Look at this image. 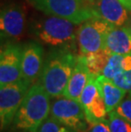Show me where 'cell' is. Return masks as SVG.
Wrapping results in <instances>:
<instances>
[{
  "mask_svg": "<svg viewBox=\"0 0 131 132\" xmlns=\"http://www.w3.org/2000/svg\"><path fill=\"white\" fill-rule=\"evenodd\" d=\"M77 57L67 49H54L44 61L39 82L50 97L62 96Z\"/></svg>",
  "mask_w": 131,
  "mask_h": 132,
  "instance_id": "1",
  "label": "cell"
},
{
  "mask_svg": "<svg viewBox=\"0 0 131 132\" xmlns=\"http://www.w3.org/2000/svg\"><path fill=\"white\" fill-rule=\"evenodd\" d=\"M78 25L67 19L45 15L33 21L31 32L41 43L54 49L74 50Z\"/></svg>",
  "mask_w": 131,
  "mask_h": 132,
  "instance_id": "2",
  "label": "cell"
},
{
  "mask_svg": "<svg viewBox=\"0 0 131 132\" xmlns=\"http://www.w3.org/2000/svg\"><path fill=\"white\" fill-rule=\"evenodd\" d=\"M50 110V95L40 83H35L29 88L12 123L18 130L37 132Z\"/></svg>",
  "mask_w": 131,
  "mask_h": 132,
  "instance_id": "3",
  "label": "cell"
},
{
  "mask_svg": "<svg viewBox=\"0 0 131 132\" xmlns=\"http://www.w3.org/2000/svg\"><path fill=\"white\" fill-rule=\"evenodd\" d=\"M44 15L67 19L77 25L96 16L86 0H27Z\"/></svg>",
  "mask_w": 131,
  "mask_h": 132,
  "instance_id": "4",
  "label": "cell"
},
{
  "mask_svg": "<svg viewBox=\"0 0 131 132\" xmlns=\"http://www.w3.org/2000/svg\"><path fill=\"white\" fill-rule=\"evenodd\" d=\"M114 26L98 16H94L78 25L77 45L83 55L103 49L107 33Z\"/></svg>",
  "mask_w": 131,
  "mask_h": 132,
  "instance_id": "5",
  "label": "cell"
},
{
  "mask_svg": "<svg viewBox=\"0 0 131 132\" xmlns=\"http://www.w3.org/2000/svg\"><path fill=\"white\" fill-rule=\"evenodd\" d=\"M31 85L29 82L21 78L17 82L0 86V121L2 130L13 123Z\"/></svg>",
  "mask_w": 131,
  "mask_h": 132,
  "instance_id": "6",
  "label": "cell"
},
{
  "mask_svg": "<svg viewBox=\"0 0 131 132\" xmlns=\"http://www.w3.org/2000/svg\"><path fill=\"white\" fill-rule=\"evenodd\" d=\"M50 114L52 118L75 132H85L90 125L78 101L63 95L56 97L52 102Z\"/></svg>",
  "mask_w": 131,
  "mask_h": 132,
  "instance_id": "7",
  "label": "cell"
},
{
  "mask_svg": "<svg viewBox=\"0 0 131 132\" xmlns=\"http://www.w3.org/2000/svg\"><path fill=\"white\" fill-rule=\"evenodd\" d=\"M22 50L18 44H8L0 54V86L12 84L22 78Z\"/></svg>",
  "mask_w": 131,
  "mask_h": 132,
  "instance_id": "8",
  "label": "cell"
},
{
  "mask_svg": "<svg viewBox=\"0 0 131 132\" xmlns=\"http://www.w3.org/2000/svg\"><path fill=\"white\" fill-rule=\"evenodd\" d=\"M26 16L18 4L5 6L0 14V30L2 39H18L23 34Z\"/></svg>",
  "mask_w": 131,
  "mask_h": 132,
  "instance_id": "9",
  "label": "cell"
},
{
  "mask_svg": "<svg viewBox=\"0 0 131 132\" xmlns=\"http://www.w3.org/2000/svg\"><path fill=\"white\" fill-rule=\"evenodd\" d=\"M43 49L38 43L30 42L22 50L21 72L22 78L31 85L35 84L40 77L43 67Z\"/></svg>",
  "mask_w": 131,
  "mask_h": 132,
  "instance_id": "10",
  "label": "cell"
},
{
  "mask_svg": "<svg viewBox=\"0 0 131 132\" xmlns=\"http://www.w3.org/2000/svg\"><path fill=\"white\" fill-rule=\"evenodd\" d=\"M96 16L114 27L124 26L129 21V12L120 0H94L92 4Z\"/></svg>",
  "mask_w": 131,
  "mask_h": 132,
  "instance_id": "11",
  "label": "cell"
},
{
  "mask_svg": "<svg viewBox=\"0 0 131 132\" xmlns=\"http://www.w3.org/2000/svg\"><path fill=\"white\" fill-rule=\"evenodd\" d=\"M102 50L110 55L131 53V26L113 27L107 33Z\"/></svg>",
  "mask_w": 131,
  "mask_h": 132,
  "instance_id": "12",
  "label": "cell"
},
{
  "mask_svg": "<svg viewBox=\"0 0 131 132\" xmlns=\"http://www.w3.org/2000/svg\"><path fill=\"white\" fill-rule=\"evenodd\" d=\"M92 76L89 71L83 55L77 57V61L74 70L72 72L66 87L64 90L63 96L78 101L81 94L89 82V79Z\"/></svg>",
  "mask_w": 131,
  "mask_h": 132,
  "instance_id": "13",
  "label": "cell"
},
{
  "mask_svg": "<svg viewBox=\"0 0 131 132\" xmlns=\"http://www.w3.org/2000/svg\"><path fill=\"white\" fill-rule=\"evenodd\" d=\"M95 81L106 103L107 113H109L110 112L115 110L117 106L124 99L127 92L117 85L112 79L103 75L96 77Z\"/></svg>",
  "mask_w": 131,
  "mask_h": 132,
  "instance_id": "14",
  "label": "cell"
},
{
  "mask_svg": "<svg viewBox=\"0 0 131 132\" xmlns=\"http://www.w3.org/2000/svg\"><path fill=\"white\" fill-rule=\"evenodd\" d=\"M131 70V53L110 55L102 75L113 79L118 75Z\"/></svg>",
  "mask_w": 131,
  "mask_h": 132,
  "instance_id": "15",
  "label": "cell"
},
{
  "mask_svg": "<svg viewBox=\"0 0 131 132\" xmlns=\"http://www.w3.org/2000/svg\"><path fill=\"white\" fill-rule=\"evenodd\" d=\"M83 57L90 73L94 77H98L100 75H102L109 60L110 55L107 54L104 50H101L100 51L84 55H83Z\"/></svg>",
  "mask_w": 131,
  "mask_h": 132,
  "instance_id": "16",
  "label": "cell"
},
{
  "mask_svg": "<svg viewBox=\"0 0 131 132\" xmlns=\"http://www.w3.org/2000/svg\"><path fill=\"white\" fill-rule=\"evenodd\" d=\"M107 122L111 132H131V122L116 113L115 110L108 113Z\"/></svg>",
  "mask_w": 131,
  "mask_h": 132,
  "instance_id": "17",
  "label": "cell"
},
{
  "mask_svg": "<svg viewBox=\"0 0 131 132\" xmlns=\"http://www.w3.org/2000/svg\"><path fill=\"white\" fill-rule=\"evenodd\" d=\"M37 132H75L54 118H48L38 129Z\"/></svg>",
  "mask_w": 131,
  "mask_h": 132,
  "instance_id": "18",
  "label": "cell"
},
{
  "mask_svg": "<svg viewBox=\"0 0 131 132\" xmlns=\"http://www.w3.org/2000/svg\"><path fill=\"white\" fill-rule=\"evenodd\" d=\"M112 81L120 88L124 89L127 93L131 95V70L118 75Z\"/></svg>",
  "mask_w": 131,
  "mask_h": 132,
  "instance_id": "19",
  "label": "cell"
},
{
  "mask_svg": "<svg viewBox=\"0 0 131 132\" xmlns=\"http://www.w3.org/2000/svg\"><path fill=\"white\" fill-rule=\"evenodd\" d=\"M115 111L124 119L131 122V95L122 101L116 108Z\"/></svg>",
  "mask_w": 131,
  "mask_h": 132,
  "instance_id": "20",
  "label": "cell"
},
{
  "mask_svg": "<svg viewBox=\"0 0 131 132\" xmlns=\"http://www.w3.org/2000/svg\"><path fill=\"white\" fill-rule=\"evenodd\" d=\"M88 132H111L107 119L92 123Z\"/></svg>",
  "mask_w": 131,
  "mask_h": 132,
  "instance_id": "21",
  "label": "cell"
},
{
  "mask_svg": "<svg viewBox=\"0 0 131 132\" xmlns=\"http://www.w3.org/2000/svg\"><path fill=\"white\" fill-rule=\"evenodd\" d=\"M120 1L128 10L131 11V0H120Z\"/></svg>",
  "mask_w": 131,
  "mask_h": 132,
  "instance_id": "22",
  "label": "cell"
},
{
  "mask_svg": "<svg viewBox=\"0 0 131 132\" xmlns=\"http://www.w3.org/2000/svg\"><path fill=\"white\" fill-rule=\"evenodd\" d=\"M86 1H87L89 4L91 5V7H92V4H93V2L94 1V0H86Z\"/></svg>",
  "mask_w": 131,
  "mask_h": 132,
  "instance_id": "23",
  "label": "cell"
},
{
  "mask_svg": "<svg viewBox=\"0 0 131 132\" xmlns=\"http://www.w3.org/2000/svg\"><path fill=\"white\" fill-rule=\"evenodd\" d=\"M21 131L19 132H32V131H30V130H20Z\"/></svg>",
  "mask_w": 131,
  "mask_h": 132,
  "instance_id": "24",
  "label": "cell"
},
{
  "mask_svg": "<svg viewBox=\"0 0 131 132\" xmlns=\"http://www.w3.org/2000/svg\"><path fill=\"white\" fill-rule=\"evenodd\" d=\"M130 26H131V25H130Z\"/></svg>",
  "mask_w": 131,
  "mask_h": 132,
  "instance_id": "25",
  "label": "cell"
}]
</instances>
